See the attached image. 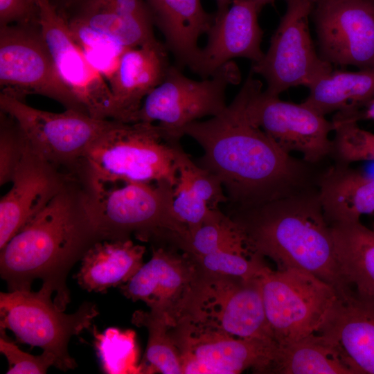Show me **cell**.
I'll return each mask as SVG.
<instances>
[{"mask_svg":"<svg viewBox=\"0 0 374 374\" xmlns=\"http://www.w3.org/2000/svg\"><path fill=\"white\" fill-rule=\"evenodd\" d=\"M181 134L203 149L197 164L220 181L227 208L254 206L318 186L323 172L283 152L251 123L238 94L220 114L193 122Z\"/></svg>","mask_w":374,"mask_h":374,"instance_id":"6da1fadb","label":"cell"},{"mask_svg":"<svg viewBox=\"0 0 374 374\" xmlns=\"http://www.w3.org/2000/svg\"><path fill=\"white\" fill-rule=\"evenodd\" d=\"M105 240L96 222L93 195L71 175L60 192L1 249V277L9 292L31 290L35 279L50 286L53 303H69L66 277L97 242Z\"/></svg>","mask_w":374,"mask_h":374,"instance_id":"7a4b0ae2","label":"cell"},{"mask_svg":"<svg viewBox=\"0 0 374 374\" xmlns=\"http://www.w3.org/2000/svg\"><path fill=\"white\" fill-rule=\"evenodd\" d=\"M226 214L249 249L272 260L277 269L310 273L330 285L339 297L353 289L341 272L318 186L254 206L227 208Z\"/></svg>","mask_w":374,"mask_h":374,"instance_id":"3957f363","label":"cell"},{"mask_svg":"<svg viewBox=\"0 0 374 374\" xmlns=\"http://www.w3.org/2000/svg\"><path fill=\"white\" fill-rule=\"evenodd\" d=\"M159 124L112 120L87 151L76 176L93 191L123 183L178 179L174 139Z\"/></svg>","mask_w":374,"mask_h":374,"instance_id":"277c9868","label":"cell"},{"mask_svg":"<svg viewBox=\"0 0 374 374\" xmlns=\"http://www.w3.org/2000/svg\"><path fill=\"white\" fill-rule=\"evenodd\" d=\"M174 186L166 181L131 182L91 191L99 230L107 240L134 236L143 242L187 250L190 235L173 208Z\"/></svg>","mask_w":374,"mask_h":374,"instance_id":"5b68a950","label":"cell"},{"mask_svg":"<svg viewBox=\"0 0 374 374\" xmlns=\"http://www.w3.org/2000/svg\"><path fill=\"white\" fill-rule=\"evenodd\" d=\"M177 323L238 338L275 341L265 315L260 276H227L205 271L199 265Z\"/></svg>","mask_w":374,"mask_h":374,"instance_id":"8992f818","label":"cell"},{"mask_svg":"<svg viewBox=\"0 0 374 374\" xmlns=\"http://www.w3.org/2000/svg\"><path fill=\"white\" fill-rule=\"evenodd\" d=\"M53 289L42 285L34 292L16 290L0 294V327L12 331L17 339L53 355L55 366L74 369L68 345L72 336L89 328L98 314L96 304L84 302L73 314H65L51 299Z\"/></svg>","mask_w":374,"mask_h":374,"instance_id":"52a82bcc","label":"cell"},{"mask_svg":"<svg viewBox=\"0 0 374 374\" xmlns=\"http://www.w3.org/2000/svg\"><path fill=\"white\" fill-rule=\"evenodd\" d=\"M260 280L266 318L278 345L318 332L338 297L330 285L301 269L267 266Z\"/></svg>","mask_w":374,"mask_h":374,"instance_id":"ba28073f","label":"cell"},{"mask_svg":"<svg viewBox=\"0 0 374 374\" xmlns=\"http://www.w3.org/2000/svg\"><path fill=\"white\" fill-rule=\"evenodd\" d=\"M250 71L239 96L248 121L260 128L289 154L297 152L315 165L331 156L334 131L332 121L304 105L282 100L262 91V83Z\"/></svg>","mask_w":374,"mask_h":374,"instance_id":"9c48e42d","label":"cell"},{"mask_svg":"<svg viewBox=\"0 0 374 374\" xmlns=\"http://www.w3.org/2000/svg\"><path fill=\"white\" fill-rule=\"evenodd\" d=\"M0 110L12 117L31 148L60 170L75 175L91 145L111 124L73 109L41 110L0 92Z\"/></svg>","mask_w":374,"mask_h":374,"instance_id":"30bf717a","label":"cell"},{"mask_svg":"<svg viewBox=\"0 0 374 374\" xmlns=\"http://www.w3.org/2000/svg\"><path fill=\"white\" fill-rule=\"evenodd\" d=\"M0 87L23 101L40 95L88 114L60 78L39 23L0 26Z\"/></svg>","mask_w":374,"mask_h":374,"instance_id":"8fae6325","label":"cell"},{"mask_svg":"<svg viewBox=\"0 0 374 374\" xmlns=\"http://www.w3.org/2000/svg\"><path fill=\"white\" fill-rule=\"evenodd\" d=\"M240 80L239 69L231 61L199 81L170 65L162 82L144 99L134 123L157 121L170 136L181 139L185 126L223 112L227 106L226 87Z\"/></svg>","mask_w":374,"mask_h":374,"instance_id":"7c38bea8","label":"cell"},{"mask_svg":"<svg viewBox=\"0 0 374 374\" xmlns=\"http://www.w3.org/2000/svg\"><path fill=\"white\" fill-rule=\"evenodd\" d=\"M287 8L272 35L267 51L253 63L251 71L266 80L265 91L279 96L290 87H309L332 71V64L317 53L308 19L314 4L311 0H286Z\"/></svg>","mask_w":374,"mask_h":374,"instance_id":"4fadbf2b","label":"cell"},{"mask_svg":"<svg viewBox=\"0 0 374 374\" xmlns=\"http://www.w3.org/2000/svg\"><path fill=\"white\" fill-rule=\"evenodd\" d=\"M184 374H236L251 368L269 373L278 344L271 339L238 338L184 323L169 327Z\"/></svg>","mask_w":374,"mask_h":374,"instance_id":"5bb4252c","label":"cell"},{"mask_svg":"<svg viewBox=\"0 0 374 374\" xmlns=\"http://www.w3.org/2000/svg\"><path fill=\"white\" fill-rule=\"evenodd\" d=\"M37 4L42 35L63 82L89 116L117 121L109 84L72 37L66 19L51 0H37Z\"/></svg>","mask_w":374,"mask_h":374,"instance_id":"9a60e30c","label":"cell"},{"mask_svg":"<svg viewBox=\"0 0 374 374\" xmlns=\"http://www.w3.org/2000/svg\"><path fill=\"white\" fill-rule=\"evenodd\" d=\"M312 13L324 60L374 68V0H321Z\"/></svg>","mask_w":374,"mask_h":374,"instance_id":"2e32d148","label":"cell"},{"mask_svg":"<svg viewBox=\"0 0 374 374\" xmlns=\"http://www.w3.org/2000/svg\"><path fill=\"white\" fill-rule=\"evenodd\" d=\"M166 246H154L150 260L124 285L121 292L134 301H142L175 323L181 304L199 270L193 256Z\"/></svg>","mask_w":374,"mask_h":374,"instance_id":"e0dca14e","label":"cell"},{"mask_svg":"<svg viewBox=\"0 0 374 374\" xmlns=\"http://www.w3.org/2000/svg\"><path fill=\"white\" fill-rule=\"evenodd\" d=\"M71 175L38 154L26 140L12 188L0 201V249L53 199Z\"/></svg>","mask_w":374,"mask_h":374,"instance_id":"ac0fdd59","label":"cell"},{"mask_svg":"<svg viewBox=\"0 0 374 374\" xmlns=\"http://www.w3.org/2000/svg\"><path fill=\"white\" fill-rule=\"evenodd\" d=\"M352 374H374V297L354 289L337 297L317 332Z\"/></svg>","mask_w":374,"mask_h":374,"instance_id":"d6986e66","label":"cell"},{"mask_svg":"<svg viewBox=\"0 0 374 374\" xmlns=\"http://www.w3.org/2000/svg\"><path fill=\"white\" fill-rule=\"evenodd\" d=\"M259 12L249 1L232 0L221 16L214 17L193 71L207 78L233 58L244 57L253 63L261 60L263 32L258 21Z\"/></svg>","mask_w":374,"mask_h":374,"instance_id":"ffe728a7","label":"cell"},{"mask_svg":"<svg viewBox=\"0 0 374 374\" xmlns=\"http://www.w3.org/2000/svg\"><path fill=\"white\" fill-rule=\"evenodd\" d=\"M170 65L159 42L126 49L109 82L117 121L134 123L145 97L163 80Z\"/></svg>","mask_w":374,"mask_h":374,"instance_id":"44dd1931","label":"cell"},{"mask_svg":"<svg viewBox=\"0 0 374 374\" xmlns=\"http://www.w3.org/2000/svg\"><path fill=\"white\" fill-rule=\"evenodd\" d=\"M153 22L164 35L168 48L182 66L194 71L199 37L207 34L213 19L200 0H147Z\"/></svg>","mask_w":374,"mask_h":374,"instance_id":"7402d4cb","label":"cell"},{"mask_svg":"<svg viewBox=\"0 0 374 374\" xmlns=\"http://www.w3.org/2000/svg\"><path fill=\"white\" fill-rule=\"evenodd\" d=\"M319 199L329 224L374 216V177L335 163L318 181Z\"/></svg>","mask_w":374,"mask_h":374,"instance_id":"603a6c76","label":"cell"},{"mask_svg":"<svg viewBox=\"0 0 374 374\" xmlns=\"http://www.w3.org/2000/svg\"><path fill=\"white\" fill-rule=\"evenodd\" d=\"M145 251L144 246L131 239L97 242L81 259L75 278L88 292H106L124 285L139 270Z\"/></svg>","mask_w":374,"mask_h":374,"instance_id":"cb8c5ba5","label":"cell"},{"mask_svg":"<svg viewBox=\"0 0 374 374\" xmlns=\"http://www.w3.org/2000/svg\"><path fill=\"white\" fill-rule=\"evenodd\" d=\"M308 88L310 93L302 103L318 114L353 112L374 96V68L358 71L332 70Z\"/></svg>","mask_w":374,"mask_h":374,"instance_id":"d4e9b609","label":"cell"},{"mask_svg":"<svg viewBox=\"0 0 374 374\" xmlns=\"http://www.w3.org/2000/svg\"><path fill=\"white\" fill-rule=\"evenodd\" d=\"M330 225L346 281L358 293L374 297V230L360 220Z\"/></svg>","mask_w":374,"mask_h":374,"instance_id":"484cf974","label":"cell"},{"mask_svg":"<svg viewBox=\"0 0 374 374\" xmlns=\"http://www.w3.org/2000/svg\"><path fill=\"white\" fill-rule=\"evenodd\" d=\"M61 15L83 22L126 49L159 42L152 20L121 15L107 0H80Z\"/></svg>","mask_w":374,"mask_h":374,"instance_id":"4316f807","label":"cell"},{"mask_svg":"<svg viewBox=\"0 0 374 374\" xmlns=\"http://www.w3.org/2000/svg\"><path fill=\"white\" fill-rule=\"evenodd\" d=\"M270 373L352 374L335 350L317 333L278 345Z\"/></svg>","mask_w":374,"mask_h":374,"instance_id":"83f0119b","label":"cell"},{"mask_svg":"<svg viewBox=\"0 0 374 374\" xmlns=\"http://www.w3.org/2000/svg\"><path fill=\"white\" fill-rule=\"evenodd\" d=\"M132 323L145 327L148 332L145 361L149 366L145 373L182 374L180 355L170 335V325L165 319L151 310L136 311Z\"/></svg>","mask_w":374,"mask_h":374,"instance_id":"f1b7e54d","label":"cell"},{"mask_svg":"<svg viewBox=\"0 0 374 374\" xmlns=\"http://www.w3.org/2000/svg\"><path fill=\"white\" fill-rule=\"evenodd\" d=\"M220 251L253 253L235 222L220 208L191 236L188 252L204 256Z\"/></svg>","mask_w":374,"mask_h":374,"instance_id":"f546056e","label":"cell"},{"mask_svg":"<svg viewBox=\"0 0 374 374\" xmlns=\"http://www.w3.org/2000/svg\"><path fill=\"white\" fill-rule=\"evenodd\" d=\"M66 20L72 37L89 61L109 82L126 48L76 19Z\"/></svg>","mask_w":374,"mask_h":374,"instance_id":"4dcf8cb0","label":"cell"},{"mask_svg":"<svg viewBox=\"0 0 374 374\" xmlns=\"http://www.w3.org/2000/svg\"><path fill=\"white\" fill-rule=\"evenodd\" d=\"M335 137L330 157L335 163L348 165L374 161V134L362 129L357 122L332 120Z\"/></svg>","mask_w":374,"mask_h":374,"instance_id":"1f68e13d","label":"cell"},{"mask_svg":"<svg viewBox=\"0 0 374 374\" xmlns=\"http://www.w3.org/2000/svg\"><path fill=\"white\" fill-rule=\"evenodd\" d=\"M134 332L109 328L96 335V346L104 370L108 373H141L136 366Z\"/></svg>","mask_w":374,"mask_h":374,"instance_id":"d6a6232c","label":"cell"},{"mask_svg":"<svg viewBox=\"0 0 374 374\" xmlns=\"http://www.w3.org/2000/svg\"><path fill=\"white\" fill-rule=\"evenodd\" d=\"M181 140L175 139L172 145L178 175L186 180L193 190L211 208H219L227 203V197L218 178L194 162L184 150Z\"/></svg>","mask_w":374,"mask_h":374,"instance_id":"836d02e7","label":"cell"},{"mask_svg":"<svg viewBox=\"0 0 374 374\" xmlns=\"http://www.w3.org/2000/svg\"><path fill=\"white\" fill-rule=\"evenodd\" d=\"M192 256L205 271L244 278L260 277L267 267L265 258L254 253L220 251Z\"/></svg>","mask_w":374,"mask_h":374,"instance_id":"e575fe53","label":"cell"},{"mask_svg":"<svg viewBox=\"0 0 374 374\" xmlns=\"http://www.w3.org/2000/svg\"><path fill=\"white\" fill-rule=\"evenodd\" d=\"M26 139L16 121L0 110V185L11 182L24 154Z\"/></svg>","mask_w":374,"mask_h":374,"instance_id":"d590c367","label":"cell"},{"mask_svg":"<svg viewBox=\"0 0 374 374\" xmlns=\"http://www.w3.org/2000/svg\"><path fill=\"white\" fill-rule=\"evenodd\" d=\"M173 208L178 219L188 228L190 238L208 219L216 208H211L190 186L186 180L178 175L173 190Z\"/></svg>","mask_w":374,"mask_h":374,"instance_id":"8d00e7d4","label":"cell"},{"mask_svg":"<svg viewBox=\"0 0 374 374\" xmlns=\"http://www.w3.org/2000/svg\"><path fill=\"white\" fill-rule=\"evenodd\" d=\"M0 351L7 358L8 374H43L50 366L55 365L54 356L43 351L39 355H33L21 350L6 336L5 328L0 327Z\"/></svg>","mask_w":374,"mask_h":374,"instance_id":"74e56055","label":"cell"},{"mask_svg":"<svg viewBox=\"0 0 374 374\" xmlns=\"http://www.w3.org/2000/svg\"><path fill=\"white\" fill-rule=\"evenodd\" d=\"M39 23L37 3L30 0H0V26Z\"/></svg>","mask_w":374,"mask_h":374,"instance_id":"f35d334b","label":"cell"},{"mask_svg":"<svg viewBox=\"0 0 374 374\" xmlns=\"http://www.w3.org/2000/svg\"><path fill=\"white\" fill-rule=\"evenodd\" d=\"M336 121H358L361 120H374V96L362 109L350 113L336 112L332 118Z\"/></svg>","mask_w":374,"mask_h":374,"instance_id":"ab89813d","label":"cell"},{"mask_svg":"<svg viewBox=\"0 0 374 374\" xmlns=\"http://www.w3.org/2000/svg\"><path fill=\"white\" fill-rule=\"evenodd\" d=\"M232 0H216L217 12L215 17L221 16L230 6Z\"/></svg>","mask_w":374,"mask_h":374,"instance_id":"60d3db41","label":"cell"},{"mask_svg":"<svg viewBox=\"0 0 374 374\" xmlns=\"http://www.w3.org/2000/svg\"><path fill=\"white\" fill-rule=\"evenodd\" d=\"M59 12H62L72 0H51Z\"/></svg>","mask_w":374,"mask_h":374,"instance_id":"b9f144b4","label":"cell"},{"mask_svg":"<svg viewBox=\"0 0 374 374\" xmlns=\"http://www.w3.org/2000/svg\"><path fill=\"white\" fill-rule=\"evenodd\" d=\"M247 1H249L252 3H253L255 6L257 8V9L260 11L263 8V6H265L267 4L273 3L275 0H247Z\"/></svg>","mask_w":374,"mask_h":374,"instance_id":"7bdbcfd3","label":"cell"},{"mask_svg":"<svg viewBox=\"0 0 374 374\" xmlns=\"http://www.w3.org/2000/svg\"><path fill=\"white\" fill-rule=\"evenodd\" d=\"M79 1L80 0H72V1L69 4V6L64 10V11Z\"/></svg>","mask_w":374,"mask_h":374,"instance_id":"ee69618b","label":"cell"},{"mask_svg":"<svg viewBox=\"0 0 374 374\" xmlns=\"http://www.w3.org/2000/svg\"><path fill=\"white\" fill-rule=\"evenodd\" d=\"M311 1L314 3V4H315V3H317V2H319V1H320L321 0H311Z\"/></svg>","mask_w":374,"mask_h":374,"instance_id":"f6af8a7d","label":"cell"},{"mask_svg":"<svg viewBox=\"0 0 374 374\" xmlns=\"http://www.w3.org/2000/svg\"><path fill=\"white\" fill-rule=\"evenodd\" d=\"M32 2L37 3V0H30Z\"/></svg>","mask_w":374,"mask_h":374,"instance_id":"bcb514c9","label":"cell"}]
</instances>
